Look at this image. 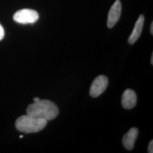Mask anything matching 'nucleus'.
Here are the masks:
<instances>
[{
    "mask_svg": "<svg viewBox=\"0 0 153 153\" xmlns=\"http://www.w3.org/2000/svg\"><path fill=\"white\" fill-rule=\"evenodd\" d=\"M27 114L33 117L52 120L59 114V108L56 104L48 100H40L28 106Z\"/></svg>",
    "mask_w": 153,
    "mask_h": 153,
    "instance_id": "nucleus-1",
    "label": "nucleus"
},
{
    "mask_svg": "<svg viewBox=\"0 0 153 153\" xmlns=\"http://www.w3.org/2000/svg\"><path fill=\"white\" fill-rule=\"evenodd\" d=\"M47 124V121L27 114L19 117L16 122V128L19 131L31 133L43 129Z\"/></svg>",
    "mask_w": 153,
    "mask_h": 153,
    "instance_id": "nucleus-2",
    "label": "nucleus"
},
{
    "mask_svg": "<svg viewBox=\"0 0 153 153\" xmlns=\"http://www.w3.org/2000/svg\"><path fill=\"white\" fill-rule=\"evenodd\" d=\"M14 20L21 24H32L39 19L37 11L32 9H24L17 11L14 16Z\"/></svg>",
    "mask_w": 153,
    "mask_h": 153,
    "instance_id": "nucleus-3",
    "label": "nucleus"
},
{
    "mask_svg": "<svg viewBox=\"0 0 153 153\" xmlns=\"http://www.w3.org/2000/svg\"><path fill=\"white\" fill-rule=\"evenodd\" d=\"M108 84V80L107 76L103 75L97 76L91 84L90 90V95L94 98L98 97L105 90Z\"/></svg>",
    "mask_w": 153,
    "mask_h": 153,
    "instance_id": "nucleus-4",
    "label": "nucleus"
},
{
    "mask_svg": "<svg viewBox=\"0 0 153 153\" xmlns=\"http://www.w3.org/2000/svg\"><path fill=\"white\" fill-rule=\"evenodd\" d=\"M121 11L122 6L120 1L116 0L109 10L107 19L108 27L109 28L113 27L116 23L119 21L120 18Z\"/></svg>",
    "mask_w": 153,
    "mask_h": 153,
    "instance_id": "nucleus-5",
    "label": "nucleus"
},
{
    "mask_svg": "<svg viewBox=\"0 0 153 153\" xmlns=\"http://www.w3.org/2000/svg\"><path fill=\"white\" fill-rule=\"evenodd\" d=\"M121 104L126 109H131L137 104V95L131 89H127L123 94Z\"/></svg>",
    "mask_w": 153,
    "mask_h": 153,
    "instance_id": "nucleus-6",
    "label": "nucleus"
},
{
    "mask_svg": "<svg viewBox=\"0 0 153 153\" xmlns=\"http://www.w3.org/2000/svg\"><path fill=\"white\" fill-rule=\"evenodd\" d=\"M138 136V129L136 128H132L123 137L122 142L126 149L131 150L134 145V143Z\"/></svg>",
    "mask_w": 153,
    "mask_h": 153,
    "instance_id": "nucleus-7",
    "label": "nucleus"
},
{
    "mask_svg": "<svg viewBox=\"0 0 153 153\" xmlns=\"http://www.w3.org/2000/svg\"><path fill=\"white\" fill-rule=\"evenodd\" d=\"M144 21H145L144 16L143 15H140L137 22H136L134 27L131 33V36L128 39V42L129 44H134L140 38L142 33Z\"/></svg>",
    "mask_w": 153,
    "mask_h": 153,
    "instance_id": "nucleus-8",
    "label": "nucleus"
},
{
    "mask_svg": "<svg viewBox=\"0 0 153 153\" xmlns=\"http://www.w3.org/2000/svg\"><path fill=\"white\" fill-rule=\"evenodd\" d=\"M4 35H5V31H4V28L0 24V41L4 38Z\"/></svg>",
    "mask_w": 153,
    "mask_h": 153,
    "instance_id": "nucleus-9",
    "label": "nucleus"
},
{
    "mask_svg": "<svg viewBox=\"0 0 153 153\" xmlns=\"http://www.w3.org/2000/svg\"><path fill=\"white\" fill-rule=\"evenodd\" d=\"M148 153H153V141L152 140L148 146Z\"/></svg>",
    "mask_w": 153,
    "mask_h": 153,
    "instance_id": "nucleus-10",
    "label": "nucleus"
},
{
    "mask_svg": "<svg viewBox=\"0 0 153 153\" xmlns=\"http://www.w3.org/2000/svg\"><path fill=\"white\" fill-rule=\"evenodd\" d=\"M150 33H152V35H153V22L151 23V26H150Z\"/></svg>",
    "mask_w": 153,
    "mask_h": 153,
    "instance_id": "nucleus-11",
    "label": "nucleus"
},
{
    "mask_svg": "<svg viewBox=\"0 0 153 153\" xmlns=\"http://www.w3.org/2000/svg\"><path fill=\"white\" fill-rule=\"evenodd\" d=\"M40 99L38 98V97H35V98H33V101H34V102H38L39 101Z\"/></svg>",
    "mask_w": 153,
    "mask_h": 153,
    "instance_id": "nucleus-12",
    "label": "nucleus"
},
{
    "mask_svg": "<svg viewBox=\"0 0 153 153\" xmlns=\"http://www.w3.org/2000/svg\"><path fill=\"white\" fill-rule=\"evenodd\" d=\"M151 64L153 65V54L152 53V57H151Z\"/></svg>",
    "mask_w": 153,
    "mask_h": 153,
    "instance_id": "nucleus-13",
    "label": "nucleus"
},
{
    "mask_svg": "<svg viewBox=\"0 0 153 153\" xmlns=\"http://www.w3.org/2000/svg\"><path fill=\"white\" fill-rule=\"evenodd\" d=\"M22 137H23V136H20L21 138H22Z\"/></svg>",
    "mask_w": 153,
    "mask_h": 153,
    "instance_id": "nucleus-14",
    "label": "nucleus"
}]
</instances>
